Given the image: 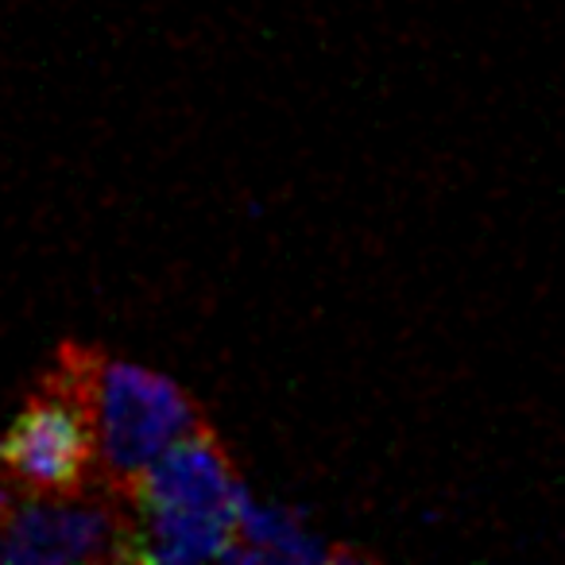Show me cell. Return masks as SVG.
<instances>
[{
  "instance_id": "1",
  "label": "cell",
  "mask_w": 565,
  "mask_h": 565,
  "mask_svg": "<svg viewBox=\"0 0 565 565\" xmlns=\"http://www.w3.org/2000/svg\"><path fill=\"white\" fill-rule=\"evenodd\" d=\"M128 562H221L236 542L248 484L210 426H194L128 492Z\"/></svg>"
},
{
  "instance_id": "2",
  "label": "cell",
  "mask_w": 565,
  "mask_h": 565,
  "mask_svg": "<svg viewBox=\"0 0 565 565\" xmlns=\"http://www.w3.org/2000/svg\"><path fill=\"white\" fill-rule=\"evenodd\" d=\"M86 387L97 430V465L120 492H132L156 457L202 426L198 403L171 376L136 361L66 349L63 356Z\"/></svg>"
},
{
  "instance_id": "3",
  "label": "cell",
  "mask_w": 565,
  "mask_h": 565,
  "mask_svg": "<svg viewBox=\"0 0 565 565\" xmlns=\"http://www.w3.org/2000/svg\"><path fill=\"white\" fill-rule=\"evenodd\" d=\"M97 465V430L86 387L63 361L0 438V477L32 495H74Z\"/></svg>"
},
{
  "instance_id": "4",
  "label": "cell",
  "mask_w": 565,
  "mask_h": 565,
  "mask_svg": "<svg viewBox=\"0 0 565 565\" xmlns=\"http://www.w3.org/2000/svg\"><path fill=\"white\" fill-rule=\"evenodd\" d=\"M0 562L9 565H74L128 562V519L105 503L74 495L0 500Z\"/></svg>"
},
{
  "instance_id": "5",
  "label": "cell",
  "mask_w": 565,
  "mask_h": 565,
  "mask_svg": "<svg viewBox=\"0 0 565 565\" xmlns=\"http://www.w3.org/2000/svg\"><path fill=\"white\" fill-rule=\"evenodd\" d=\"M364 554L338 546L310 526L307 508L295 503H256L248 500L241 511L236 542L225 550V565H333L361 562Z\"/></svg>"
}]
</instances>
